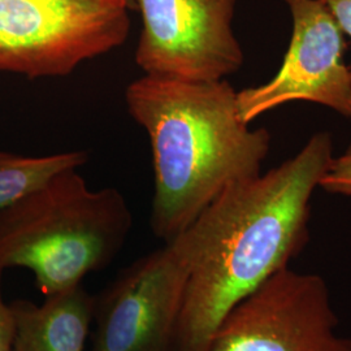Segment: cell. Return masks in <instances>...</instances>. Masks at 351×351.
<instances>
[{
    "label": "cell",
    "mask_w": 351,
    "mask_h": 351,
    "mask_svg": "<svg viewBox=\"0 0 351 351\" xmlns=\"http://www.w3.org/2000/svg\"><path fill=\"white\" fill-rule=\"evenodd\" d=\"M333 158L332 134L317 132L294 158L228 186L180 233L190 269L175 351H208L226 315L302 250Z\"/></svg>",
    "instance_id": "obj_1"
},
{
    "label": "cell",
    "mask_w": 351,
    "mask_h": 351,
    "mask_svg": "<svg viewBox=\"0 0 351 351\" xmlns=\"http://www.w3.org/2000/svg\"><path fill=\"white\" fill-rule=\"evenodd\" d=\"M128 112L150 141V228L168 242L228 186L262 173L272 137L251 129L228 80L191 82L142 75L125 90Z\"/></svg>",
    "instance_id": "obj_2"
},
{
    "label": "cell",
    "mask_w": 351,
    "mask_h": 351,
    "mask_svg": "<svg viewBox=\"0 0 351 351\" xmlns=\"http://www.w3.org/2000/svg\"><path fill=\"white\" fill-rule=\"evenodd\" d=\"M78 169H65L0 208V267L29 269L45 297L107 267L133 228L123 193L90 188Z\"/></svg>",
    "instance_id": "obj_3"
},
{
    "label": "cell",
    "mask_w": 351,
    "mask_h": 351,
    "mask_svg": "<svg viewBox=\"0 0 351 351\" xmlns=\"http://www.w3.org/2000/svg\"><path fill=\"white\" fill-rule=\"evenodd\" d=\"M130 12L124 0H0V72L69 75L125 43Z\"/></svg>",
    "instance_id": "obj_4"
},
{
    "label": "cell",
    "mask_w": 351,
    "mask_h": 351,
    "mask_svg": "<svg viewBox=\"0 0 351 351\" xmlns=\"http://www.w3.org/2000/svg\"><path fill=\"white\" fill-rule=\"evenodd\" d=\"M189 269L178 234L120 271L95 298L90 351H175Z\"/></svg>",
    "instance_id": "obj_5"
},
{
    "label": "cell",
    "mask_w": 351,
    "mask_h": 351,
    "mask_svg": "<svg viewBox=\"0 0 351 351\" xmlns=\"http://www.w3.org/2000/svg\"><path fill=\"white\" fill-rule=\"evenodd\" d=\"M142 19L134 53L143 75L210 82L239 72L237 0H136Z\"/></svg>",
    "instance_id": "obj_6"
},
{
    "label": "cell",
    "mask_w": 351,
    "mask_h": 351,
    "mask_svg": "<svg viewBox=\"0 0 351 351\" xmlns=\"http://www.w3.org/2000/svg\"><path fill=\"white\" fill-rule=\"evenodd\" d=\"M323 277L289 267L226 315L208 351H351Z\"/></svg>",
    "instance_id": "obj_7"
},
{
    "label": "cell",
    "mask_w": 351,
    "mask_h": 351,
    "mask_svg": "<svg viewBox=\"0 0 351 351\" xmlns=\"http://www.w3.org/2000/svg\"><path fill=\"white\" fill-rule=\"evenodd\" d=\"M293 21L291 37L276 75L237 91L241 119L252 120L290 101L322 104L351 121V71L346 39L322 0H284Z\"/></svg>",
    "instance_id": "obj_8"
},
{
    "label": "cell",
    "mask_w": 351,
    "mask_h": 351,
    "mask_svg": "<svg viewBox=\"0 0 351 351\" xmlns=\"http://www.w3.org/2000/svg\"><path fill=\"white\" fill-rule=\"evenodd\" d=\"M94 304L95 298L82 285L49 295L40 304L13 302V351L85 350Z\"/></svg>",
    "instance_id": "obj_9"
},
{
    "label": "cell",
    "mask_w": 351,
    "mask_h": 351,
    "mask_svg": "<svg viewBox=\"0 0 351 351\" xmlns=\"http://www.w3.org/2000/svg\"><path fill=\"white\" fill-rule=\"evenodd\" d=\"M86 151H65L45 156H21L0 150V208L23 198L51 177L88 163Z\"/></svg>",
    "instance_id": "obj_10"
},
{
    "label": "cell",
    "mask_w": 351,
    "mask_h": 351,
    "mask_svg": "<svg viewBox=\"0 0 351 351\" xmlns=\"http://www.w3.org/2000/svg\"><path fill=\"white\" fill-rule=\"evenodd\" d=\"M319 188L332 194L351 197V143L341 156L332 159L319 182Z\"/></svg>",
    "instance_id": "obj_11"
},
{
    "label": "cell",
    "mask_w": 351,
    "mask_h": 351,
    "mask_svg": "<svg viewBox=\"0 0 351 351\" xmlns=\"http://www.w3.org/2000/svg\"><path fill=\"white\" fill-rule=\"evenodd\" d=\"M4 269L0 267V351H13L16 335V320L12 306L7 304L1 294V276Z\"/></svg>",
    "instance_id": "obj_12"
},
{
    "label": "cell",
    "mask_w": 351,
    "mask_h": 351,
    "mask_svg": "<svg viewBox=\"0 0 351 351\" xmlns=\"http://www.w3.org/2000/svg\"><path fill=\"white\" fill-rule=\"evenodd\" d=\"M335 17L341 30L351 39V0H322ZM351 71V64H350Z\"/></svg>",
    "instance_id": "obj_13"
},
{
    "label": "cell",
    "mask_w": 351,
    "mask_h": 351,
    "mask_svg": "<svg viewBox=\"0 0 351 351\" xmlns=\"http://www.w3.org/2000/svg\"><path fill=\"white\" fill-rule=\"evenodd\" d=\"M126 4L129 5V8L132 10V12H134V11H137V7H136V0H124Z\"/></svg>",
    "instance_id": "obj_14"
}]
</instances>
